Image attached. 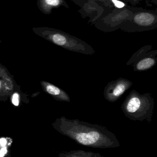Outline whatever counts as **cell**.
<instances>
[{
	"mask_svg": "<svg viewBox=\"0 0 157 157\" xmlns=\"http://www.w3.org/2000/svg\"><path fill=\"white\" fill-rule=\"evenodd\" d=\"M54 126L62 134L83 146L100 149L120 146L116 136L103 125L63 116L56 120Z\"/></svg>",
	"mask_w": 157,
	"mask_h": 157,
	"instance_id": "obj_1",
	"label": "cell"
},
{
	"mask_svg": "<svg viewBox=\"0 0 157 157\" xmlns=\"http://www.w3.org/2000/svg\"><path fill=\"white\" fill-rule=\"evenodd\" d=\"M155 102L151 93L141 94L133 90L125 98L121 109L125 117L131 121H146L150 123L153 119Z\"/></svg>",
	"mask_w": 157,
	"mask_h": 157,
	"instance_id": "obj_2",
	"label": "cell"
},
{
	"mask_svg": "<svg viewBox=\"0 0 157 157\" xmlns=\"http://www.w3.org/2000/svg\"><path fill=\"white\" fill-rule=\"evenodd\" d=\"M32 30L39 36L69 51L88 55L96 53L94 48L85 41L59 29L39 27Z\"/></svg>",
	"mask_w": 157,
	"mask_h": 157,
	"instance_id": "obj_3",
	"label": "cell"
},
{
	"mask_svg": "<svg viewBox=\"0 0 157 157\" xmlns=\"http://www.w3.org/2000/svg\"><path fill=\"white\" fill-rule=\"evenodd\" d=\"M157 63V49L152 45H146L134 53L126 63V65L133 67L135 72L149 71Z\"/></svg>",
	"mask_w": 157,
	"mask_h": 157,
	"instance_id": "obj_4",
	"label": "cell"
},
{
	"mask_svg": "<svg viewBox=\"0 0 157 157\" xmlns=\"http://www.w3.org/2000/svg\"><path fill=\"white\" fill-rule=\"evenodd\" d=\"M132 82L124 78H120L109 82L105 87L104 96L111 102H116L133 85Z\"/></svg>",
	"mask_w": 157,
	"mask_h": 157,
	"instance_id": "obj_5",
	"label": "cell"
},
{
	"mask_svg": "<svg viewBox=\"0 0 157 157\" xmlns=\"http://www.w3.org/2000/svg\"><path fill=\"white\" fill-rule=\"evenodd\" d=\"M18 86L7 68L0 63V101H7Z\"/></svg>",
	"mask_w": 157,
	"mask_h": 157,
	"instance_id": "obj_6",
	"label": "cell"
},
{
	"mask_svg": "<svg viewBox=\"0 0 157 157\" xmlns=\"http://www.w3.org/2000/svg\"><path fill=\"white\" fill-rule=\"evenodd\" d=\"M157 15L150 12H141L135 13L133 17L136 31L150 30L156 28Z\"/></svg>",
	"mask_w": 157,
	"mask_h": 157,
	"instance_id": "obj_7",
	"label": "cell"
},
{
	"mask_svg": "<svg viewBox=\"0 0 157 157\" xmlns=\"http://www.w3.org/2000/svg\"><path fill=\"white\" fill-rule=\"evenodd\" d=\"M40 84L43 91L56 101L67 102L71 101V98L68 93L59 87L44 80H41Z\"/></svg>",
	"mask_w": 157,
	"mask_h": 157,
	"instance_id": "obj_8",
	"label": "cell"
},
{
	"mask_svg": "<svg viewBox=\"0 0 157 157\" xmlns=\"http://www.w3.org/2000/svg\"><path fill=\"white\" fill-rule=\"evenodd\" d=\"M37 5L40 11L46 15L50 14L53 9L61 6L69 8V6L65 0H37Z\"/></svg>",
	"mask_w": 157,
	"mask_h": 157,
	"instance_id": "obj_9",
	"label": "cell"
},
{
	"mask_svg": "<svg viewBox=\"0 0 157 157\" xmlns=\"http://www.w3.org/2000/svg\"><path fill=\"white\" fill-rule=\"evenodd\" d=\"M9 99L11 104L16 107H20L22 103H27L29 102L27 95L21 91L19 86L13 91Z\"/></svg>",
	"mask_w": 157,
	"mask_h": 157,
	"instance_id": "obj_10",
	"label": "cell"
},
{
	"mask_svg": "<svg viewBox=\"0 0 157 157\" xmlns=\"http://www.w3.org/2000/svg\"><path fill=\"white\" fill-rule=\"evenodd\" d=\"M61 157H105L99 153L83 150H71L61 154Z\"/></svg>",
	"mask_w": 157,
	"mask_h": 157,
	"instance_id": "obj_11",
	"label": "cell"
},
{
	"mask_svg": "<svg viewBox=\"0 0 157 157\" xmlns=\"http://www.w3.org/2000/svg\"><path fill=\"white\" fill-rule=\"evenodd\" d=\"M111 2L113 3L114 6L117 8H121L125 6V4L124 3L119 0H112Z\"/></svg>",
	"mask_w": 157,
	"mask_h": 157,
	"instance_id": "obj_12",
	"label": "cell"
},
{
	"mask_svg": "<svg viewBox=\"0 0 157 157\" xmlns=\"http://www.w3.org/2000/svg\"><path fill=\"white\" fill-rule=\"evenodd\" d=\"M7 153V149L6 147H3L0 150V157H3Z\"/></svg>",
	"mask_w": 157,
	"mask_h": 157,
	"instance_id": "obj_13",
	"label": "cell"
},
{
	"mask_svg": "<svg viewBox=\"0 0 157 157\" xmlns=\"http://www.w3.org/2000/svg\"><path fill=\"white\" fill-rule=\"evenodd\" d=\"M6 141L5 138H1L0 139V144L2 147H5L6 145Z\"/></svg>",
	"mask_w": 157,
	"mask_h": 157,
	"instance_id": "obj_14",
	"label": "cell"
},
{
	"mask_svg": "<svg viewBox=\"0 0 157 157\" xmlns=\"http://www.w3.org/2000/svg\"><path fill=\"white\" fill-rule=\"evenodd\" d=\"M97 1H100V2H106V0H97Z\"/></svg>",
	"mask_w": 157,
	"mask_h": 157,
	"instance_id": "obj_15",
	"label": "cell"
},
{
	"mask_svg": "<svg viewBox=\"0 0 157 157\" xmlns=\"http://www.w3.org/2000/svg\"><path fill=\"white\" fill-rule=\"evenodd\" d=\"M108 1H109V2H111L112 0H108Z\"/></svg>",
	"mask_w": 157,
	"mask_h": 157,
	"instance_id": "obj_16",
	"label": "cell"
}]
</instances>
